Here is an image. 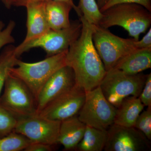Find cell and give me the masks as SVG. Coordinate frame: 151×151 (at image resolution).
<instances>
[{
  "label": "cell",
  "instance_id": "cell-6",
  "mask_svg": "<svg viewBox=\"0 0 151 151\" xmlns=\"http://www.w3.org/2000/svg\"><path fill=\"white\" fill-rule=\"evenodd\" d=\"M93 43L106 71L113 68L122 58L137 49L134 38L119 37L100 25L93 24Z\"/></svg>",
  "mask_w": 151,
  "mask_h": 151
},
{
  "label": "cell",
  "instance_id": "cell-18",
  "mask_svg": "<svg viewBox=\"0 0 151 151\" xmlns=\"http://www.w3.org/2000/svg\"><path fill=\"white\" fill-rule=\"evenodd\" d=\"M107 138V130L86 126L83 138L76 148L79 151H102L105 148Z\"/></svg>",
  "mask_w": 151,
  "mask_h": 151
},
{
  "label": "cell",
  "instance_id": "cell-5",
  "mask_svg": "<svg viewBox=\"0 0 151 151\" xmlns=\"http://www.w3.org/2000/svg\"><path fill=\"white\" fill-rule=\"evenodd\" d=\"M81 28V21H76L71 22L70 26L66 28L59 30L50 29L37 38L15 47V54L19 58L31 49L38 47L44 50L47 57L64 52L79 37Z\"/></svg>",
  "mask_w": 151,
  "mask_h": 151
},
{
  "label": "cell",
  "instance_id": "cell-26",
  "mask_svg": "<svg viewBox=\"0 0 151 151\" xmlns=\"http://www.w3.org/2000/svg\"><path fill=\"white\" fill-rule=\"evenodd\" d=\"M139 97L144 106L151 107V73L147 75L145 83Z\"/></svg>",
  "mask_w": 151,
  "mask_h": 151
},
{
  "label": "cell",
  "instance_id": "cell-3",
  "mask_svg": "<svg viewBox=\"0 0 151 151\" xmlns=\"http://www.w3.org/2000/svg\"><path fill=\"white\" fill-rule=\"evenodd\" d=\"M67 51L47 57L37 62L29 63L18 59L16 65L11 68L9 73L24 82L32 92L36 101L41 89L49 78L57 70L66 65Z\"/></svg>",
  "mask_w": 151,
  "mask_h": 151
},
{
  "label": "cell",
  "instance_id": "cell-7",
  "mask_svg": "<svg viewBox=\"0 0 151 151\" xmlns=\"http://www.w3.org/2000/svg\"><path fill=\"white\" fill-rule=\"evenodd\" d=\"M84 104L77 116L86 126L108 130L114 123L116 108L109 103L100 86L86 91Z\"/></svg>",
  "mask_w": 151,
  "mask_h": 151
},
{
  "label": "cell",
  "instance_id": "cell-12",
  "mask_svg": "<svg viewBox=\"0 0 151 151\" xmlns=\"http://www.w3.org/2000/svg\"><path fill=\"white\" fill-rule=\"evenodd\" d=\"M73 69L65 65L53 73L46 81L36 99L37 114L46 105L76 85Z\"/></svg>",
  "mask_w": 151,
  "mask_h": 151
},
{
  "label": "cell",
  "instance_id": "cell-11",
  "mask_svg": "<svg viewBox=\"0 0 151 151\" xmlns=\"http://www.w3.org/2000/svg\"><path fill=\"white\" fill-rule=\"evenodd\" d=\"M105 151H144L151 150L150 142L142 133L134 127L113 124L107 130Z\"/></svg>",
  "mask_w": 151,
  "mask_h": 151
},
{
  "label": "cell",
  "instance_id": "cell-20",
  "mask_svg": "<svg viewBox=\"0 0 151 151\" xmlns=\"http://www.w3.org/2000/svg\"><path fill=\"white\" fill-rule=\"evenodd\" d=\"M32 142L23 135L14 131L0 138V151H19L25 149Z\"/></svg>",
  "mask_w": 151,
  "mask_h": 151
},
{
  "label": "cell",
  "instance_id": "cell-8",
  "mask_svg": "<svg viewBox=\"0 0 151 151\" xmlns=\"http://www.w3.org/2000/svg\"><path fill=\"white\" fill-rule=\"evenodd\" d=\"M4 91L0 97V105L17 119L37 114L36 101L29 88L19 78L9 73Z\"/></svg>",
  "mask_w": 151,
  "mask_h": 151
},
{
  "label": "cell",
  "instance_id": "cell-9",
  "mask_svg": "<svg viewBox=\"0 0 151 151\" xmlns=\"http://www.w3.org/2000/svg\"><path fill=\"white\" fill-rule=\"evenodd\" d=\"M60 123L36 114L18 119L14 132L23 135L32 142L52 146L58 144Z\"/></svg>",
  "mask_w": 151,
  "mask_h": 151
},
{
  "label": "cell",
  "instance_id": "cell-28",
  "mask_svg": "<svg viewBox=\"0 0 151 151\" xmlns=\"http://www.w3.org/2000/svg\"><path fill=\"white\" fill-rule=\"evenodd\" d=\"M134 45L137 49L151 48V29L140 40H135Z\"/></svg>",
  "mask_w": 151,
  "mask_h": 151
},
{
  "label": "cell",
  "instance_id": "cell-16",
  "mask_svg": "<svg viewBox=\"0 0 151 151\" xmlns=\"http://www.w3.org/2000/svg\"><path fill=\"white\" fill-rule=\"evenodd\" d=\"M151 68V48L136 49L117 63L113 68L129 74H137Z\"/></svg>",
  "mask_w": 151,
  "mask_h": 151
},
{
  "label": "cell",
  "instance_id": "cell-10",
  "mask_svg": "<svg viewBox=\"0 0 151 151\" xmlns=\"http://www.w3.org/2000/svg\"><path fill=\"white\" fill-rule=\"evenodd\" d=\"M86 92L76 85L46 105L39 116L52 121L62 122L77 116L84 104Z\"/></svg>",
  "mask_w": 151,
  "mask_h": 151
},
{
  "label": "cell",
  "instance_id": "cell-1",
  "mask_svg": "<svg viewBox=\"0 0 151 151\" xmlns=\"http://www.w3.org/2000/svg\"><path fill=\"white\" fill-rule=\"evenodd\" d=\"M80 19L81 34L68 48L65 64L73 69L76 85L86 92L99 86L107 71L92 40L93 24L82 16Z\"/></svg>",
  "mask_w": 151,
  "mask_h": 151
},
{
  "label": "cell",
  "instance_id": "cell-22",
  "mask_svg": "<svg viewBox=\"0 0 151 151\" xmlns=\"http://www.w3.org/2000/svg\"><path fill=\"white\" fill-rule=\"evenodd\" d=\"M17 120L12 113L0 105V138L14 131Z\"/></svg>",
  "mask_w": 151,
  "mask_h": 151
},
{
  "label": "cell",
  "instance_id": "cell-17",
  "mask_svg": "<svg viewBox=\"0 0 151 151\" xmlns=\"http://www.w3.org/2000/svg\"><path fill=\"white\" fill-rule=\"evenodd\" d=\"M144 107L139 97L131 96L125 98L116 108L113 124L123 127H134Z\"/></svg>",
  "mask_w": 151,
  "mask_h": 151
},
{
  "label": "cell",
  "instance_id": "cell-21",
  "mask_svg": "<svg viewBox=\"0 0 151 151\" xmlns=\"http://www.w3.org/2000/svg\"><path fill=\"white\" fill-rule=\"evenodd\" d=\"M77 6L82 16L88 22L99 25L103 14L95 0H79Z\"/></svg>",
  "mask_w": 151,
  "mask_h": 151
},
{
  "label": "cell",
  "instance_id": "cell-27",
  "mask_svg": "<svg viewBox=\"0 0 151 151\" xmlns=\"http://www.w3.org/2000/svg\"><path fill=\"white\" fill-rule=\"evenodd\" d=\"M51 0H14L13 6L16 7H25L29 3L35 2H45ZM58 1H63L70 4L72 6L73 9L78 15L79 17L82 16L81 12L79 10L78 6L76 5L73 3V0H58Z\"/></svg>",
  "mask_w": 151,
  "mask_h": 151
},
{
  "label": "cell",
  "instance_id": "cell-29",
  "mask_svg": "<svg viewBox=\"0 0 151 151\" xmlns=\"http://www.w3.org/2000/svg\"><path fill=\"white\" fill-rule=\"evenodd\" d=\"M52 145L41 143L32 142L25 149V151H50Z\"/></svg>",
  "mask_w": 151,
  "mask_h": 151
},
{
  "label": "cell",
  "instance_id": "cell-15",
  "mask_svg": "<svg viewBox=\"0 0 151 151\" xmlns=\"http://www.w3.org/2000/svg\"><path fill=\"white\" fill-rule=\"evenodd\" d=\"M44 7L50 29L59 30L70 26L69 14L73 9L70 4L63 1L51 0L45 1Z\"/></svg>",
  "mask_w": 151,
  "mask_h": 151
},
{
  "label": "cell",
  "instance_id": "cell-25",
  "mask_svg": "<svg viewBox=\"0 0 151 151\" xmlns=\"http://www.w3.org/2000/svg\"><path fill=\"white\" fill-rule=\"evenodd\" d=\"M124 3L139 4L151 12V0H105L104 5L100 8V12H103L113 6Z\"/></svg>",
  "mask_w": 151,
  "mask_h": 151
},
{
  "label": "cell",
  "instance_id": "cell-24",
  "mask_svg": "<svg viewBox=\"0 0 151 151\" xmlns=\"http://www.w3.org/2000/svg\"><path fill=\"white\" fill-rule=\"evenodd\" d=\"M15 26V22L13 20L10 21L6 27L3 21H0V50L6 45L14 43L12 33Z\"/></svg>",
  "mask_w": 151,
  "mask_h": 151
},
{
  "label": "cell",
  "instance_id": "cell-31",
  "mask_svg": "<svg viewBox=\"0 0 151 151\" xmlns=\"http://www.w3.org/2000/svg\"><path fill=\"white\" fill-rule=\"evenodd\" d=\"M97 4L99 6V8H101L104 5V3H105V0H97Z\"/></svg>",
  "mask_w": 151,
  "mask_h": 151
},
{
  "label": "cell",
  "instance_id": "cell-13",
  "mask_svg": "<svg viewBox=\"0 0 151 151\" xmlns=\"http://www.w3.org/2000/svg\"><path fill=\"white\" fill-rule=\"evenodd\" d=\"M27 14V34L21 43L40 37L50 30L45 11L44 2L29 3L26 6Z\"/></svg>",
  "mask_w": 151,
  "mask_h": 151
},
{
  "label": "cell",
  "instance_id": "cell-4",
  "mask_svg": "<svg viewBox=\"0 0 151 151\" xmlns=\"http://www.w3.org/2000/svg\"><path fill=\"white\" fill-rule=\"evenodd\" d=\"M147 77L142 73L128 74L113 68L107 71L99 86L105 98L117 108L125 98L139 96Z\"/></svg>",
  "mask_w": 151,
  "mask_h": 151
},
{
  "label": "cell",
  "instance_id": "cell-30",
  "mask_svg": "<svg viewBox=\"0 0 151 151\" xmlns=\"http://www.w3.org/2000/svg\"><path fill=\"white\" fill-rule=\"evenodd\" d=\"M6 8L10 9L13 6L14 0H1Z\"/></svg>",
  "mask_w": 151,
  "mask_h": 151
},
{
  "label": "cell",
  "instance_id": "cell-23",
  "mask_svg": "<svg viewBox=\"0 0 151 151\" xmlns=\"http://www.w3.org/2000/svg\"><path fill=\"white\" fill-rule=\"evenodd\" d=\"M134 127L140 131L148 139L151 140V107H147L138 116Z\"/></svg>",
  "mask_w": 151,
  "mask_h": 151
},
{
  "label": "cell",
  "instance_id": "cell-14",
  "mask_svg": "<svg viewBox=\"0 0 151 151\" xmlns=\"http://www.w3.org/2000/svg\"><path fill=\"white\" fill-rule=\"evenodd\" d=\"M86 125L73 116L61 122L58 144L62 145L65 150L76 148L84 136Z\"/></svg>",
  "mask_w": 151,
  "mask_h": 151
},
{
  "label": "cell",
  "instance_id": "cell-19",
  "mask_svg": "<svg viewBox=\"0 0 151 151\" xmlns=\"http://www.w3.org/2000/svg\"><path fill=\"white\" fill-rule=\"evenodd\" d=\"M10 45L6 46L0 54V97L10 70L16 65L18 59L14 53L15 47Z\"/></svg>",
  "mask_w": 151,
  "mask_h": 151
},
{
  "label": "cell",
  "instance_id": "cell-2",
  "mask_svg": "<svg viewBox=\"0 0 151 151\" xmlns=\"http://www.w3.org/2000/svg\"><path fill=\"white\" fill-rule=\"evenodd\" d=\"M102 13L99 25L106 29L114 26L121 27L136 40H139L141 34L145 33L151 24V12L139 4H119Z\"/></svg>",
  "mask_w": 151,
  "mask_h": 151
}]
</instances>
